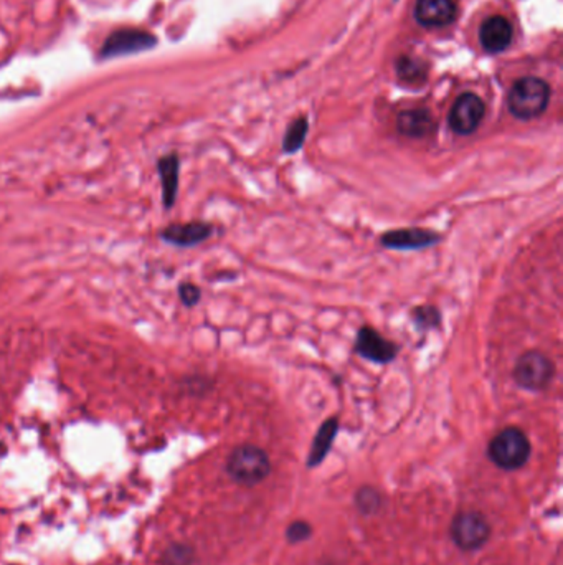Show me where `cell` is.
Instances as JSON below:
<instances>
[{
	"mask_svg": "<svg viewBox=\"0 0 563 565\" xmlns=\"http://www.w3.org/2000/svg\"><path fill=\"white\" fill-rule=\"evenodd\" d=\"M155 45H157V37L151 31L134 29V27H123L108 35V39L102 43L100 57L102 60H111L118 57L153 50Z\"/></svg>",
	"mask_w": 563,
	"mask_h": 565,
	"instance_id": "5b68a950",
	"label": "cell"
},
{
	"mask_svg": "<svg viewBox=\"0 0 563 565\" xmlns=\"http://www.w3.org/2000/svg\"><path fill=\"white\" fill-rule=\"evenodd\" d=\"M397 70H399V76L403 82L418 84V83L427 80V68L418 60H411L409 57L400 58Z\"/></svg>",
	"mask_w": 563,
	"mask_h": 565,
	"instance_id": "ac0fdd59",
	"label": "cell"
},
{
	"mask_svg": "<svg viewBox=\"0 0 563 565\" xmlns=\"http://www.w3.org/2000/svg\"><path fill=\"white\" fill-rule=\"evenodd\" d=\"M479 40L484 50L491 53L504 52L512 41V25L502 15H492L479 29Z\"/></svg>",
	"mask_w": 563,
	"mask_h": 565,
	"instance_id": "7c38bea8",
	"label": "cell"
},
{
	"mask_svg": "<svg viewBox=\"0 0 563 565\" xmlns=\"http://www.w3.org/2000/svg\"><path fill=\"white\" fill-rule=\"evenodd\" d=\"M214 226L207 222H189L169 225L161 234L163 240L175 247H195L212 237Z\"/></svg>",
	"mask_w": 563,
	"mask_h": 565,
	"instance_id": "8fae6325",
	"label": "cell"
},
{
	"mask_svg": "<svg viewBox=\"0 0 563 565\" xmlns=\"http://www.w3.org/2000/svg\"><path fill=\"white\" fill-rule=\"evenodd\" d=\"M532 446L527 435L517 427H506L497 433L488 448L491 462L506 472L523 468L531 458Z\"/></svg>",
	"mask_w": 563,
	"mask_h": 565,
	"instance_id": "7a4b0ae2",
	"label": "cell"
},
{
	"mask_svg": "<svg viewBox=\"0 0 563 565\" xmlns=\"http://www.w3.org/2000/svg\"><path fill=\"white\" fill-rule=\"evenodd\" d=\"M397 129L409 139H425L436 131V121L428 110H407L399 114Z\"/></svg>",
	"mask_w": 563,
	"mask_h": 565,
	"instance_id": "4fadbf2b",
	"label": "cell"
},
{
	"mask_svg": "<svg viewBox=\"0 0 563 565\" xmlns=\"http://www.w3.org/2000/svg\"><path fill=\"white\" fill-rule=\"evenodd\" d=\"M189 557L190 554L187 552L184 547H174L172 552L165 554V565H179V561H182L180 564L189 565Z\"/></svg>",
	"mask_w": 563,
	"mask_h": 565,
	"instance_id": "7402d4cb",
	"label": "cell"
},
{
	"mask_svg": "<svg viewBox=\"0 0 563 565\" xmlns=\"http://www.w3.org/2000/svg\"><path fill=\"white\" fill-rule=\"evenodd\" d=\"M555 375V364L549 356L541 350H527L519 359L512 370V377L515 384L525 391H545Z\"/></svg>",
	"mask_w": 563,
	"mask_h": 565,
	"instance_id": "277c9868",
	"label": "cell"
},
{
	"mask_svg": "<svg viewBox=\"0 0 563 565\" xmlns=\"http://www.w3.org/2000/svg\"><path fill=\"white\" fill-rule=\"evenodd\" d=\"M550 100V86L535 76H525L514 83L509 92L507 106L514 118L529 121L547 110Z\"/></svg>",
	"mask_w": 563,
	"mask_h": 565,
	"instance_id": "6da1fadb",
	"label": "cell"
},
{
	"mask_svg": "<svg viewBox=\"0 0 563 565\" xmlns=\"http://www.w3.org/2000/svg\"><path fill=\"white\" fill-rule=\"evenodd\" d=\"M159 174H161V184H163V200L165 208L174 206L177 199V189H179V169L180 163L177 154L164 155L159 164Z\"/></svg>",
	"mask_w": 563,
	"mask_h": 565,
	"instance_id": "9a60e30c",
	"label": "cell"
},
{
	"mask_svg": "<svg viewBox=\"0 0 563 565\" xmlns=\"http://www.w3.org/2000/svg\"><path fill=\"white\" fill-rule=\"evenodd\" d=\"M226 472L243 486H255L265 481L271 473V462L265 450L255 445H240L230 453Z\"/></svg>",
	"mask_w": 563,
	"mask_h": 565,
	"instance_id": "3957f363",
	"label": "cell"
},
{
	"mask_svg": "<svg viewBox=\"0 0 563 565\" xmlns=\"http://www.w3.org/2000/svg\"><path fill=\"white\" fill-rule=\"evenodd\" d=\"M312 534V527L306 521H296L286 529V539L291 544L304 543Z\"/></svg>",
	"mask_w": 563,
	"mask_h": 565,
	"instance_id": "ffe728a7",
	"label": "cell"
},
{
	"mask_svg": "<svg viewBox=\"0 0 563 565\" xmlns=\"http://www.w3.org/2000/svg\"><path fill=\"white\" fill-rule=\"evenodd\" d=\"M338 432L339 420L336 417H330L328 420L322 421V425L319 427L318 433L312 440L311 450H309V456H307L309 468H314L324 462V458L328 456V453L330 452V448L334 445Z\"/></svg>",
	"mask_w": 563,
	"mask_h": 565,
	"instance_id": "5bb4252c",
	"label": "cell"
},
{
	"mask_svg": "<svg viewBox=\"0 0 563 565\" xmlns=\"http://www.w3.org/2000/svg\"><path fill=\"white\" fill-rule=\"evenodd\" d=\"M491 535V525L481 513L476 511H462L456 514L451 525V537L453 543L460 547L461 551L472 552L481 549L488 543Z\"/></svg>",
	"mask_w": 563,
	"mask_h": 565,
	"instance_id": "8992f818",
	"label": "cell"
},
{
	"mask_svg": "<svg viewBox=\"0 0 563 565\" xmlns=\"http://www.w3.org/2000/svg\"><path fill=\"white\" fill-rule=\"evenodd\" d=\"M307 131H309V123L306 118L301 116L289 124L285 139H283V153L285 154H295L297 153L304 141H306Z\"/></svg>",
	"mask_w": 563,
	"mask_h": 565,
	"instance_id": "2e32d148",
	"label": "cell"
},
{
	"mask_svg": "<svg viewBox=\"0 0 563 565\" xmlns=\"http://www.w3.org/2000/svg\"><path fill=\"white\" fill-rule=\"evenodd\" d=\"M441 235L428 230V228H397L389 230L380 237V245L389 250L399 252H411V250H425L440 243Z\"/></svg>",
	"mask_w": 563,
	"mask_h": 565,
	"instance_id": "9c48e42d",
	"label": "cell"
},
{
	"mask_svg": "<svg viewBox=\"0 0 563 565\" xmlns=\"http://www.w3.org/2000/svg\"><path fill=\"white\" fill-rule=\"evenodd\" d=\"M484 113L486 106L478 94L462 93L451 108V129L460 136H470L481 126Z\"/></svg>",
	"mask_w": 563,
	"mask_h": 565,
	"instance_id": "52a82bcc",
	"label": "cell"
},
{
	"mask_svg": "<svg viewBox=\"0 0 563 565\" xmlns=\"http://www.w3.org/2000/svg\"><path fill=\"white\" fill-rule=\"evenodd\" d=\"M356 352L360 358L375 362V364H390L399 356V346L391 340H385L379 331L370 326L358 329L356 340Z\"/></svg>",
	"mask_w": 563,
	"mask_h": 565,
	"instance_id": "ba28073f",
	"label": "cell"
},
{
	"mask_svg": "<svg viewBox=\"0 0 563 565\" xmlns=\"http://www.w3.org/2000/svg\"><path fill=\"white\" fill-rule=\"evenodd\" d=\"M179 296L187 308H192L202 298V291L194 283H182L179 287Z\"/></svg>",
	"mask_w": 563,
	"mask_h": 565,
	"instance_id": "44dd1931",
	"label": "cell"
},
{
	"mask_svg": "<svg viewBox=\"0 0 563 565\" xmlns=\"http://www.w3.org/2000/svg\"><path fill=\"white\" fill-rule=\"evenodd\" d=\"M356 503H357L360 513L369 516V514H374L379 509L382 498H380V493L375 488L364 486L358 491L357 496H356Z\"/></svg>",
	"mask_w": 563,
	"mask_h": 565,
	"instance_id": "d6986e66",
	"label": "cell"
},
{
	"mask_svg": "<svg viewBox=\"0 0 563 565\" xmlns=\"http://www.w3.org/2000/svg\"><path fill=\"white\" fill-rule=\"evenodd\" d=\"M415 17L428 29L446 27L456 17V5L453 0H417Z\"/></svg>",
	"mask_w": 563,
	"mask_h": 565,
	"instance_id": "30bf717a",
	"label": "cell"
},
{
	"mask_svg": "<svg viewBox=\"0 0 563 565\" xmlns=\"http://www.w3.org/2000/svg\"><path fill=\"white\" fill-rule=\"evenodd\" d=\"M411 318H413L415 326L420 331H430V329H438L441 326V313L438 308L430 306V305L413 308Z\"/></svg>",
	"mask_w": 563,
	"mask_h": 565,
	"instance_id": "e0dca14e",
	"label": "cell"
}]
</instances>
